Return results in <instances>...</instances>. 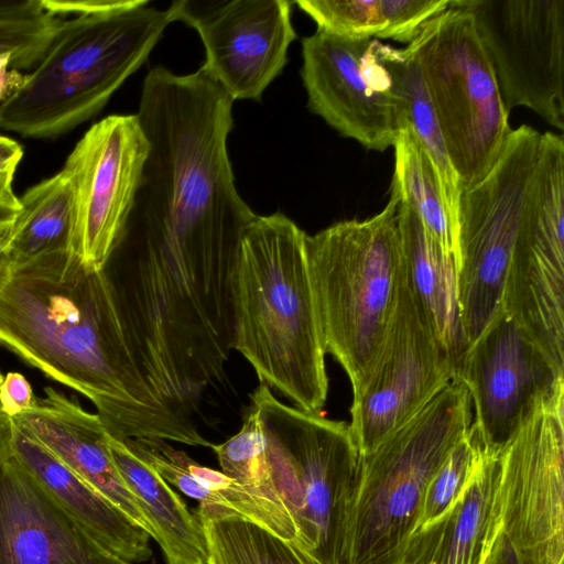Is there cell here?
<instances>
[{"label":"cell","mask_w":564,"mask_h":564,"mask_svg":"<svg viewBox=\"0 0 564 564\" xmlns=\"http://www.w3.org/2000/svg\"><path fill=\"white\" fill-rule=\"evenodd\" d=\"M375 51L388 70L394 95L402 100L406 126L435 167L446 208L457 232L462 188L447 155L420 67L403 48L375 40Z\"/></svg>","instance_id":"484cf974"},{"label":"cell","mask_w":564,"mask_h":564,"mask_svg":"<svg viewBox=\"0 0 564 564\" xmlns=\"http://www.w3.org/2000/svg\"><path fill=\"white\" fill-rule=\"evenodd\" d=\"M456 377L401 275L390 326L362 389L352 395L349 430L366 456Z\"/></svg>","instance_id":"8fae6325"},{"label":"cell","mask_w":564,"mask_h":564,"mask_svg":"<svg viewBox=\"0 0 564 564\" xmlns=\"http://www.w3.org/2000/svg\"><path fill=\"white\" fill-rule=\"evenodd\" d=\"M473 423L456 377L370 454L358 456L338 564H402L432 477Z\"/></svg>","instance_id":"277c9868"},{"label":"cell","mask_w":564,"mask_h":564,"mask_svg":"<svg viewBox=\"0 0 564 564\" xmlns=\"http://www.w3.org/2000/svg\"><path fill=\"white\" fill-rule=\"evenodd\" d=\"M286 0H177L175 21L195 29L205 47L202 68L235 100H260L281 74L296 39Z\"/></svg>","instance_id":"5bb4252c"},{"label":"cell","mask_w":564,"mask_h":564,"mask_svg":"<svg viewBox=\"0 0 564 564\" xmlns=\"http://www.w3.org/2000/svg\"><path fill=\"white\" fill-rule=\"evenodd\" d=\"M502 534L521 564H564V380L500 448Z\"/></svg>","instance_id":"9c48e42d"},{"label":"cell","mask_w":564,"mask_h":564,"mask_svg":"<svg viewBox=\"0 0 564 564\" xmlns=\"http://www.w3.org/2000/svg\"><path fill=\"white\" fill-rule=\"evenodd\" d=\"M22 156V145L15 140L0 134V207L15 213L20 208V200L12 185Z\"/></svg>","instance_id":"1f68e13d"},{"label":"cell","mask_w":564,"mask_h":564,"mask_svg":"<svg viewBox=\"0 0 564 564\" xmlns=\"http://www.w3.org/2000/svg\"><path fill=\"white\" fill-rule=\"evenodd\" d=\"M24 75L12 68V56L0 54V104H2L23 82Z\"/></svg>","instance_id":"836d02e7"},{"label":"cell","mask_w":564,"mask_h":564,"mask_svg":"<svg viewBox=\"0 0 564 564\" xmlns=\"http://www.w3.org/2000/svg\"><path fill=\"white\" fill-rule=\"evenodd\" d=\"M10 269V264L8 258L2 249V245L0 241V288L6 279V275Z\"/></svg>","instance_id":"74e56055"},{"label":"cell","mask_w":564,"mask_h":564,"mask_svg":"<svg viewBox=\"0 0 564 564\" xmlns=\"http://www.w3.org/2000/svg\"><path fill=\"white\" fill-rule=\"evenodd\" d=\"M304 232L281 213L243 232L234 283V344L260 382L319 413L328 394L325 350Z\"/></svg>","instance_id":"3957f363"},{"label":"cell","mask_w":564,"mask_h":564,"mask_svg":"<svg viewBox=\"0 0 564 564\" xmlns=\"http://www.w3.org/2000/svg\"><path fill=\"white\" fill-rule=\"evenodd\" d=\"M13 456L105 547L132 564L151 557L144 529L14 422Z\"/></svg>","instance_id":"ffe728a7"},{"label":"cell","mask_w":564,"mask_h":564,"mask_svg":"<svg viewBox=\"0 0 564 564\" xmlns=\"http://www.w3.org/2000/svg\"><path fill=\"white\" fill-rule=\"evenodd\" d=\"M403 50L420 67L463 191L491 169L512 130L473 15L449 0Z\"/></svg>","instance_id":"52a82bcc"},{"label":"cell","mask_w":564,"mask_h":564,"mask_svg":"<svg viewBox=\"0 0 564 564\" xmlns=\"http://www.w3.org/2000/svg\"><path fill=\"white\" fill-rule=\"evenodd\" d=\"M473 15L508 113L564 130V0H452Z\"/></svg>","instance_id":"30bf717a"},{"label":"cell","mask_w":564,"mask_h":564,"mask_svg":"<svg viewBox=\"0 0 564 564\" xmlns=\"http://www.w3.org/2000/svg\"><path fill=\"white\" fill-rule=\"evenodd\" d=\"M15 212L0 207V237L6 232L14 218Z\"/></svg>","instance_id":"8d00e7d4"},{"label":"cell","mask_w":564,"mask_h":564,"mask_svg":"<svg viewBox=\"0 0 564 564\" xmlns=\"http://www.w3.org/2000/svg\"><path fill=\"white\" fill-rule=\"evenodd\" d=\"M400 196L382 210L305 236L322 341L345 370L352 395L364 387L391 323L402 275Z\"/></svg>","instance_id":"5b68a950"},{"label":"cell","mask_w":564,"mask_h":564,"mask_svg":"<svg viewBox=\"0 0 564 564\" xmlns=\"http://www.w3.org/2000/svg\"><path fill=\"white\" fill-rule=\"evenodd\" d=\"M0 345L87 398L118 440L212 445L164 401L105 269L69 250L9 269L0 288Z\"/></svg>","instance_id":"6da1fadb"},{"label":"cell","mask_w":564,"mask_h":564,"mask_svg":"<svg viewBox=\"0 0 564 564\" xmlns=\"http://www.w3.org/2000/svg\"><path fill=\"white\" fill-rule=\"evenodd\" d=\"M501 531L500 448L487 445L458 499L413 532L402 564H485Z\"/></svg>","instance_id":"d6986e66"},{"label":"cell","mask_w":564,"mask_h":564,"mask_svg":"<svg viewBox=\"0 0 564 564\" xmlns=\"http://www.w3.org/2000/svg\"><path fill=\"white\" fill-rule=\"evenodd\" d=\"M272 485L294 520L296 544L338 564L358 451L349 424L286 405L260 384L251 394Z\"/></svg>","instance_id":"8992f818"},{"label":"cell","mask_w":564,"mask_h":564,"mask_svg":"<svg viewBox=\"0 0 564 564\" xmlns=\"http://www.w3.org/2000/svg\"><path fill=\"white\" fill-rule=\"evenodd\" d=\"M62 22L42 0H0V54L12 56L13 69L33 68Z\"/></svg>","instance_id":"f1b7e54d"},{"label":"cell","mask_w":564,"mask_h":564,"mask_svg":"<svg viewBox=\"0 0 564 564\" xmlns=\"http://www.w3.org/2000/svg\"><path fill=\"white\" fill-rule=\"evenodd\" d=\"M34 406L12 417L74 473L93 486L155 540V532L111 457L108 436L97 413L52 387Z\"/></svg>","instance_id":"ac0fdd59"},{"label":"cell","mask_w":564,"mask_h":564,"mask_svg":"<svg viewBox=\"0 0 564 564\" xmlns=\"http://www.w3.org/2000/svg\"><path fill=\"white\" fill-rule=\"evenodd\" d=\"M542 133L511 130L486 175L460 193L456 272L467 347L502 310L511 254L533 185Z\"/></svg>","instance_id":"ba28073f"},{"label":"cell","mask_w":564,"mask_h":564,"mask_svg":"<svg viewBox=\"0 0 564 564\" xmlns=\"http://www.w3.org/2000/svg\"><path fill=\"white\" fill-rule=\"evenodd\" d=\"M36 397L29 380L18 371H10L0 382V411L15 417L31 410Z\"/></svg>","instance_id":"d6a6232c"},{"label":"cell","mask_w":564,"mask_h":564,"mask_svg":"<svg viewBox=\"0 0 564 564\" xmlns=\"http://www.w3.org/2000/svg\"><path fill=\"white\" fill-rule=\"evenodd\" d=\"M394 170L391 187L417 215L442 250L455 260L457 232L446 208L435 167L410 127L393 144Z\"/></svg>","instance_id":"4316f807"},{"label":"cell","mask_w":564,"mask_h":564,"mask_svg":"<svg viewBox=\"0 0 564 564\" xmlns=\"http://www.w3.org/2000/svg\"><path fill=\"white\" fill-rule=\"evenodd\" d=\"M150 144L135 115L93 124L62 170L70 180L74 223L69 243L84 264L104 270L124 227Z\"/></svg>","instance_id":"7c38bea8"},{"label":"cell","mask_w":564,"mask_h":564,"mask_svg":"<svg viewBox=\"0 0 564 564\" xmlns=\"http://www.w3.org/2000/svg\"><path fill=\"white\" fill-rule=\"evenodd\" d=\"M197 518L206 538V564H323L296 543L243 517Z\"/></svg>","instance_id":"83f0119b"},{"label":"cell","mask_w":564,"mask_h":564,"mask_svg":"<svg viewBox=\"0 0 564 564\" xmlns=\"http://www.w3.org/2000/svg\"><path fill=\"white\" fill-rule=\"evenodd\" d=\"M121 441L152 466L169 485L197 500L199 507L214 508L210 511L213 517L237 514L296 543V527L286 509L251 494L223 471L198 464L185 452L174 448L163 440Z\"/></svg>","instance_id":"7402d4cb"},{"label":"cell","mask_w":564,"mask_h":564,"mask_svg":"<svg viewBox=\"0 0 564 564\" xmlns=\"http://www.w3.org/2000/svg\"><path fill=\"white\" fill-rule=\"evenodd\" d=\"M502 310L564 370V204L554 195L529 196Z\"/></svg>","instance_id":"2e32d148"},{"label":"cell","mask_w":564,"mask_h":564,"mask_svg":"<svg viewBox=\"0 0 564 564\" xmlns=\"http://www.w3.org/2000/svg\"><path fill=\"white\" fill-rule=\"evenodd\" d=\"M13 455V421L0 411V465Z\"/></svg>","instance_id":"d590c367"},{"label":"cell","mask_w":564,"mask_h":564,"mask_svg":"<svg viewBox=\"0 0 564 564\" xmlns=\"http://www.w3.org/2000/svg\"><path fill=\"white\" fill-rule=\"evenodd\" d=\"M398 226L406 286L433 335L457 368L467 344L455 260L442 250L417 215L401 198Z\"/></svg>","instance_id":"44dd1931"},{"label":"cell","mask_w":564,"mask_h":564,"mask_svg":"<svg viewBox=\"0 0 564 564\" xmlns=\"http://www.w3.org/2000/svg\"><path fill=\"white\" fill-rule=\"evenodd\" d=\"M486 446L471 423L429 482L417 529L433 522L458 499L474 477Z\"/></svg>","instance_id":"4dcf8cb0"},{"label":"cell","mask_w":564,"mask_h":564,"mask_svg":"<svg viewBox=\"0 0 564 564\" xmlns=\"http://www.w3.org/2000/svg\"><path fill=\"white\" fill-rule=\"evenodd\" d=\"M301 77L307 107L340 135L367 150L393 147L406 127L375 39L352 40L316 30L302 40Z\"/></svg>","instance_id":"4fadbf2b"},{"label":"cell","mask_w":564,"mask_h":564,"mask_svg":"<svg viewBox=\"0 0 564 564\" xmlns=\"http://www.w3.org/2000/svg\"><path fill=\"white\" fill-rule=\"evenodd\" d=\"M317 30L352 40L390 39L409 44L448 0H300Z\"/></svg>","instance_id":"d4e9b609"},{"label":"cell","mask_w":564,"mask_h":564,"mask_svg":"<svg viewBox=\"0 0 564 564\" xmlns=\"http://www.w3.org/2000/svg\"><path fill=\"white\" fill-rule=\"evenodd\" d=\"M109 449L123 481L152 529L166 564H206L203 525L182 498L147 462L109 434Z\"/></svg>","instance_id":"603a6c76"},{"label":"cell","mask_w":564,"mask_h":564,"mask_svg":"<svg viewBox=\"0 0 564 564\" xmlns=\"http://www.w3.org/2000/svg\"><path fill=\"white\" fill-rule=\"evenodd\" d=\"M19 200V210L0 237L10 268L69 250L74 197L63 170L28 188Z\"/></svg>","instance_id":"cb8c5ba5"},{"label":"cell","mask_w":564,"mask_h":564,"mask_svg":"<svg viewBox=\"0 0 564 564\" xmlns=\"http://www.w3.org/2000/svg\"><path fill=\"white\" fill-rule=\"evenodd\" d=\"M2 378H3V375H1V372H0V382H1Z\"/></svg>","instance_id":"f35d334b"},{"label":"cell","mask_w":564,"mask_h":564,"mask_svg":"<svg viewBox=\"0 0 564 564\" xmlns=\"http://www.w3.org/2000/svg\"><path fill=\"white\" fill-rule=\"evenodd\" d=\"M456 378L469 393L485 444L501 448L538 400L564 380V370L501 310L462 355Z\"/></svg>","instance_id":"9a60e30c"},{"label":"cell","mask_w":564,"mask_h":564,"mask_svg":"<svg viewBox=\"0 0 564 564\" xmlns=\"http://www.w3.org/2000/svg\"><path fill=\"white\" fill-rule=\"evenodd\" d=\"M0 564H132L93 538L12 455L0 465Z\"/></svg>","instance_id":"e0dca14e"},{"label":"cell","mask_w":564,"mask_h":564,"mask_svg":"<svg viewBox=\"0 0 564 564\" xmlns=\"http://www.w3.org/2000/svg\"><path fill=\"white\" fill-rule=\"evenodd\" d=\"M63 20L22 84L0 104V129L55 139L96 116L175 21L148 0H42Z\"/></svg>","instance_id":"7a4b0ae2"},{"label":"cell","mask_w":564,"mask_h":564,"mask_svg":"<svg viewBox=\"0 0 564 564\" xmlns=\"http://www.w3.org/2000/svg\"><path fill=\"white\" fill-rule=\"evenodd\" d=\"M221 471L251 494L285 509L271 481L265 442L256 408L250 404L237 434L221 444H212ZM288 511V510H286Z\"/></svg>","instance_id":"f546056e"},{"label":"cell","mask_w":564,"mask_h":564,"mask_svg":"<svg viewBox=\"0 0 564 564\" xmlns=\"http://www.w3.org/2000/svg\"><path fill=\"white\" fill-rule=\"evenodd\" d=\"M485 564H521L512 544L500 533Z\"/></svg>","instance_id":"e575fe53"}]
</instances>
